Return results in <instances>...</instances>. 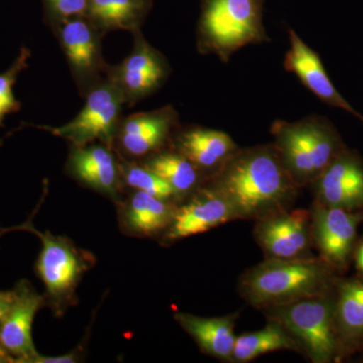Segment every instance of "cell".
Masks as SVG:
<instances>
[{
  "instance_id": "obj_1",
  "label": "cell",
  "mask_w": 363,
  "mask_h": 363,
  "mask_svg": "<svg viewBox=\"0 0 363 363\" xmlns=\"http://www.w3.org/2000/svg\"><path fill=\"white\" fill-rule=\"evenodd\" d=\"M210 184L228 200L238 219H259L286 210L298 188L272 143L238 149Z\"/></svg>"
},
{
  "instance_id": "obj_2",
  "label": "cell",
  "mask_w": 363,
  "mask_h": 363,
  "mask_svg": "<svg viewBox=\"0 0 363 363\" xmlns=\"http://www.w3.org/2000/svg\"><path fill=\"white\" fill-rule=\"evenodd\" d=\"M271 133L272 145L298 187L312 184L345 150L335 126L324 116L276 121Z\"/></svg>"
},
{
  "instance_id": "obj_3",
  "label": "cell",
  "mask_w": 363,
  "mask_h": 363,
  "mask_svg": "<svg viewBox=\"0 0 363 363\" xmlns=\"http://www.w3.org/2000/svg\"><path fill=\"white\" fill-rule=\"evenodd\" d=\"M197 49L224 63L242 48L271 42L264 26V0H200Z\"/></svg>"
},
{
  "instance_id": "obj_4",
  "label": "cell",
  "mask_w": 363,
  "mask_h": 363,
  "mask_svg": "<svg viewBox=\"0 0 363 363\" xmlns=\"http://www.w3.org/2000/svg\"><path fill=\"white\" fill-rule=\"evenodd\" d=\"M328 269L313 257L269 259L241 279L243 297L259 309H271L302 298L323 295Z\"/></svg>"
},
{
  "instance_id": "obj_5",
  "label": "cell",
  "mask_w": 363,
  "mask_h": 363,
  "mask_svg": "<svg viewBox=\"0 0 363 363\" xmlns=\"http://www.w3.org/2000/svg\"><path fill=\"white\" fill-rule=\"evenodd\" d=\"M315 363L330 362L337 353L335 310L322 296L267 309Z\"/></svg>"
},
{
  "instance_id": "obj_6",
  "label": "cell",
  "mask_w": 363,
  "mask_h": 363,
  "mask_svg": "<svg viewBox=\"0 0 363 363\" xmlns=\"http://www.w3.org/2000/svg\"><path fill=\"white\" fill-rule=\"evenodd\" d=\"M80 112L64 125H39L38 128L68 140L72 145L82 147L99 140L113 147L125 105L123 93L106 77L87 93Z\"/></svg>"
},
{
  "instance_id": "obj_7",
  "label": "cell",
  "mask_w": 363,
  "mask_h": 363,
  "mask_svg": "<svg viewBox=\"0 0 363 363\" xmlns=\"http://www.w3.org/2000/svg\"><path fill=\"white\" fill-rule=\"evenodd\" d=\"M62 51L65 55L72 78L81 96L107 77L108 64L102 56L99 32L86 16H77L62 23L54 30Z\"/></svg>"
},
{
  "instance_id": "obj_8",
  "label": "cell",
  "mask_w": 363,
  "mask_h": 363,
  "mask_svg": "<svg viewBox=\"0 0 363 363\" xmlns=\"http://www.w3.org/2000/svg\"><path fill=\"white\" fill-rule=\"evenodd\" d=\"M133 35L130 54L118 65L109 66L107 72V77L118 87L130 107L159 90L171 72L168 60L145 40L142 30Z\"/></svg>"
},
{
  "instance_id": "obj_9",
  "label": "cell",
  "mask_w": 363,
  "mask_h": 363,
  "mask_svg": "<svg viewBox=\"0 0 363 363\" xmlns=\"http://www.w3.org/2000/svg\"><path fill=\"white\" fill-rule=\"evenodd\" d=\"M11 230H25L35 234L42 241V250L35 264V271L47 292L54 300H64L73 294L82 272L87 269L80 250L63 238H56L50 233L38 231L30 221L13 227Z\"/></svg>"
},
{
  "instance_id": "obj_10",
  "label": "cell",
  "mask_w": 363,
  "mask_h": 363,
  "mask_svg": "<svg viewBox=\"0 0 363 363\" xmlns=\"http://www.w3.org/2000/svg\"><path fill=\"white\" fill-rule=\"evenodd\" d=\"M180 128L179 114L171 105L156 111L123 116L113 145L126 157H145L160 152L172 143Z\"/></svg>"
},
{
  "instance_id": "obj_11",
  "label": "cell",
  "mask_w": 363,
  "mask_h": 363,
  "mask_svg": "<svg viewBox=\"0 0 363 363\" xmlns=\"http://www.w3.org/2000/svg\"><path fill=\"white\" fill-rule=\"evenodd\" d=\"M255 238L269 259H303L311 247L310 214L306 210L276 212L257 219Z\"/></svg>"
},
{
  "instance_id": "obj_12",
  "label": "cell",
  "mask_w": 363,
  "mask_h": 363,
  "mask_svg": "<svg viewBox=\"0 0 363 363\" xmlns=\"http://www.w3.org/2000/svg\"><path fill=\"white\" fill-rule=\"evenodd\" d=\"M13 291V304L0 321V347L14 362L33 363L39 355L33 341V322L44 298L26 281H21Z\"/></svg>"
},
{
  "instance_id": "obj_13",
  "label": "cell",
  "mask_w": 363,
  "mask_h": 363,
  "mask_svg": "<svg viewBox=\"0 0 363 363\" xmlns=\"http://www.w3.org/2000/svg\"><path fill=\"white\" fill-rule=\"evenodd\" d=\"M312 184L317 204L348 211L363 207V162L346 149Z\"/></svg>"
},
{
  "instance_id": "obj_14",
  "label": "cell",
  "mask_w": 363,
  "mask_h": 363,
  "mask_svg": "<svg viewBox=\"0 0 363 363\" xmlns=\"http://www.w3.org/2000/svg\"><path fill=\"white\" fill-rule=\"evenodd\" d=\"M238 219L228 200L211 184L196 189L192 198L176 210L167 240H178L206 233L210 229Z\"/></svg>"
},
{
  "instance_id": "obj_15",
  "label": "cell",
  "mask_w": 363,
  "mask_h": 363,
  "mask_svg": "<svg viewBox=\"0 0 363 363\" xmlns=\"http://www.w3.org/2000/svg\"><path fill=\"white\" fill-rule=\"evenodd\" d=\"M362 213L318 204L312 213V238L328 264L341 267L347 262Z\"/></svg>"
},
{
  "instance_id": "obj_16",
  "label": "cell",
  "mask_w": 363,
  "mask_h": 363,
  "mask_svg": "<svg viewBox=\"0 0 363 363\" xmlns=\"http://www.w3.org/2000/svg\"><path fill=\"white\" fill-rule=\"evenodd\" d=\"M288 33L290 49L284 60L286 70L295 74L305 87L324 104L350 112L363 123L362 114L355 111L334 87L328 74L325 71L319 55L306 44L292 28H289Z\"/></svg>"
},
{
  "instance_id": "obj_17",
  "label": "cell",
  "mask_w": 363,
  "mask_h": 363,
  "mask_svg": "<svg viewBox=\"0 0 363 363\" xmlns=\"http://www.w3.org/2000/svg\"><path fill=\"white\" fill-rule=\"evenodd\" d=\"M171 145L173 150L187 157L203 173L210 172L211 176L238 150L227 133L201 126L179 128Z\"/></svg>"
},
{
  "instance_id": "obj_18",
  "label": "cell",
  "mask_w": 363,
  "mask_h": 363,
  "mask_svg": "<svg viewBox=\"0 0 363 363\" xmlns=\"http://www.w3.org/2000/svg\"><path fill=\"white\" fill-rule=\"evenodd\" d=\"M111 149L101 143L82 147L71 145L67 162L69 173L88 187L104 194L116 195L121 185V166Z\"/></svg>"
},
{
  "instance_id": "obj_19",
  "label": "cell",
  "mask_w": 363,
  "mask_h": 363,
  "mask_svg": "<svg viewBox=\"0 0 363 363\" xmlns=\"http://www.w3.org/2000/svg\"><path fill=\"white\" fill-rule=\"evenodd\" d=\"M152 0H90L86 18L100 33L140 30Z\"/></svg>"
},
{
  "instance_id": "obj_20",
  "label": "cell",
  "mask_w": 363,
  "mask_h": 363,
  "mask_svg": "<svg viewBox=\"0 0 363 363\" xmlns=\"http://www.w3.org/2000/svg\"><path fill=\"white\" fill-rule=\"evenodd\" d=\"M175 318L204 352L220 359H233L235 317L204 318L178 313Z\"/></svg>"
},
{
  "instance_id": "obj_21",
  "label": "cell",
  "mask_w": 363,
  "mask_h": 363,
  "mask_svg": "<svg viewBox=\"0 0 363 363\" xmlns=\"http://www.w3.org/2000/svg\"><path fill=\"white\" fill-rule=\"evenodd\" d=\"M147 157L143 164L164 179L176 196L196 190L201 182V169L175 150H160Z\"/></svg>"
},
{
  "instance_id": "obj_22",
  "label": "cell",
  "mask_w": 363,
  "mask_h": 363,
  "mask_svg": "<svg viewBox=\"0 0 363 363\" xmlns=\"http://www.w3.org/2000/svg\"><path fill=\"white\" fill-rule=\"evenodd\" d=\"M175 211L167 200L138 191L128 203L126 223L136 233L152 235L169 226Z\"/></svg>"
},
{
  "instance_id": "obj_23",
  "label": "cell",
  "mask_w": 363,
  "mask_h": 363,
  "mask_svg": "<svg viewBox=\"0 0 363 363\" xmlns=\"http://www.w3.org/2000/svg\"><path fill=\"white\" fill-rule=\"evenodd\" d=\"M278 350H301V347L281 324L274 321L262 330L236 337L233 360L236 362H252L260 355Z\"/></svg>"
},
{
  "instance_id": "obj_24",
  "label": "cell",
  "mask_w": 363,
  "mask_h": 363,
  "mask_svg": "<svg viewBox=\"0 0 363 363\" xmlns=\"http://www.w3.org/2000/svg\"><path fill=\"white\" fill-rule=\"evenodd\" d=\"M335 321L339 330L347 339L363 335V283L352 281L343 284L340 289Z\"/></svg>"
},
{
  "instance_id": "obj_25",
  "label": "cell",
  "mask_w": 363,
  "mask_h": 363,
  "mask_svg": "<svg viewBox=\"0 0 363 363\" xmlns=\"http://www.w3.org/2000/svg\"><path fill=\"white\" fill-rule=\"evenodd\" d=\"M119 166L121 179L130 187L167 201L176 196L171 186L145 164L124 162Z\"/></svg>"
},
{
  "instance_id": "obj_26",
  "label": "cell",
  "mask_w": 363,
  "mask_h": 363,
  "mask_svg": "<svg viewBox=\"0 0 363 363\" xmlns=\"http://www.w3.org/2000/svg\"><path fill=\"white\" fill-rule=\"evenodd\" d=\"M30 55V49L23 45L11 68L0 74V128L4 126L6 116L21 111V104L14 96L13 86L21 72L28 68Z\"/></svg>"
},
{
  "instance_id": "obj_27",
  "label": "cell",
  "mask_w": 363,
  "mask_h": 363,
  "mask_svg": "<svg viewBox=\"0 0 363 363\" xmlns=\"http://www.w3.org/2000/svg\"><path fill=\"white\" fill-rule=\"evenodd\" d=\"M90 0H42L44 21L52 30L64 21L86 16Z\"/></svg>"
},
{
  "instance_id": "obj_28",
  "label": "cell",
  "mask_w": 363,
  "mask_h": 363,
  "mask_svg": "<svg viewBox=\"0 0 363 363\" xmlns=\"http://www.w3.org/2000/svg\"><path fill=\"white\" fill-rule=\"evenodd\" d=\"M76 358L74 353L71 354L61 355V357H43V355H38L33 359V363H71L75 362Z\"/></svg>"
},
{
  "instance_id": "obj_29",
  "label": "cell",
  "mask_w": 363,
  "mask_h": 363,
  "mask_svg": "<svg viewBox=\"0 0 363 363\" xmlns=\"http://www.w3.org/2000/svg\"><path fill=\"white\" fill-rule=\"evenodd\" d=\"M14 298V291H6V292H0V321L2 318L9 311V307L13 304Z\"/></svg>"
},
{
  "instance_id": "obj_30",
  "label": "cell",
  "mask_w": 363,
  "mask_h": 363,
  "mask_svg": "<svg viewBox=\"0 0 363 363\" xmlns=\"http://www.w3.org/2000/svg\"><path fill=\"white\" fill-rule=\"evenodd\" d=\"M0 362H14L13 358L0 347Z\"/></svg>"
},
{
  "instance_id": "obj_31",
  "label": "cell",
  "mask_w": 363,
  "mask_h": 363,
  "mask_svg": "<svg viewBox=\"0 0 363 363\" xmlns=\"http://www.w3.org/2000/svg\"><path fill=\"white\" fill-rule=\"evenodd\" d=\"M357 262L358 269L363 272V243L360 245L359 250H358L357 255Z\"/></svg>"
}]
</instances>
